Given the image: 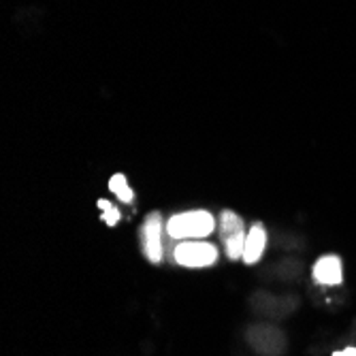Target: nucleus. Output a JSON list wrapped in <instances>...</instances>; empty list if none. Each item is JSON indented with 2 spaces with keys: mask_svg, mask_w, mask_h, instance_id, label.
Returning <instances> with one entry per match:
<instances>
[{
  "mask_svg": "<svg viewBox=\"0 0 356 356\" xmlns=\"http://www.w3.org/2000/svg\"><path fill=\"white\" fill-rule=\"evenodd\" d=\"M243 231H245L243 220L235 211H231V209L222 211L220 235H222V241L226 248V256H229L231 261H237V258L243 256V248H245V233Z\"/></svg>",
  "mask_w": 356,
  "mask_h": 356,
  "instance_id": "3",
  "label": "nucleus"
},
{
  "mask_svg": "<svg viewBox=\"0 0 356 356\" xmlns=\"http://www.w3.org/2000/svg\"><path fill=\"white\" fill-rule=\"evenodd\" d=\"M99 207L103 209V222L105 224H109V226H115L118 222H120V211L109 203V201H105V199H101L99 201Z\"/></svg>",
  "mask_w": 356,
  "mask_h": 356,
  "instance_id": "8",
  "label": "nucleus"
},
{
  "mask_svg": "<svg viewBox=\"0 0 356 356\" xmlns=\"http://www.w3.org/2000/svg\"><path fill=\"white\" fill-rule=\"evenodd\" d=\"M267 245V231L263 224H254L245 235V248H243V263L254 265L261 261V256Z\"/></svg>",
  "mask_w": 356,
  "mask_h": 356,
  "instance_id": "6",
  "label": "nucleus"
},
{
  "mask_svg": "<svg viewBox=\"0 0 356 356\" xmlns=\"http://www.w3.org/2000/svg\"><path fill=\"white\" fill-rule=\"evenodd\" d=\"M216 229V220L209 211L205 209H192V211H184V213H175L169 222H167V231L169 237L173 239H203L207 237L211 231Z\"/></svg>",
  "mask_w": 356,
  "mask_h": 356,
  "instance_id": "1",
  "label": "nucleus"
},
{
  "mask_svg": "<svg viewBox=\"0 0 356 356\" xmlns=\"http://www.w3.org/2000/svg\"><path fill=\"white\" fill-rule=\"evenodd\" d=\"M163 231H165L163 216L158 211L149 213L141 226V248L149 263L163 261Z\"/></svg>",
  "mask_w": 356,
  "mask_h": 356,
  "instance_id": "4",
  "label": "nucleus"
},
{
  "mask_svg": "<svg viewBox=\"0 0 356 356\" xmlns=\"http://www.w3.org/2000/svg\"><path fill=\"white\" fill-rule=\"evenodd\" d=\"M109 190L115 194L122 203H133L135 201V192L131 190V186H128V181H126V177L122 173H118V175H113L109 179Z\"/></svg>",
  "mask_w": 356,
  "mask_h": 356,
  "instance_id": "7",
  "label": "nucleus"
},
{
  "mask_svg": "<svg viewBox=\"0 0 356 356\" xmlns=\"http://www.w3.org/2000/svg\"><path fill=\"white\" fill-rule=\"evenodd\" d=\"M175 261H177V265L192 267V269L209 267L218 261V248L209 241L190 239L175 248Z\"/></svg>",
  "mask_w": 356,
  "mask_h": 356,
  "instance_id": "2",
  "label": "nucleus"
},
{
  "mask_svg": "<svg viewBox=\"0 0 356 356\" xmlns=\"http://www.w3.org/2000/svg\"><path fill=\"white\" fill-rule=\"evenodd\" d=\"M331 356H356V346H346L343 350H337Z\"/></svg>",
  "mask_w": 356,
  "mask_h": 356,
  "instance_id": "9",
  "label": "nucleus"
},
{
  "mask_svg": "<svg viewBox=\"0 0 356 356\" xmlns=\"http://www.w3.org/2000/svg\"><path fill=\"white\" fill-rule=\"evenodd\" d=\"M314 280L322 286H339L343 282V263L335 254H327L316 261L314 265Z\"/></svg>",
  "mask_w": 356,
  "mask_h": 356,
  "instance_id": "5",
  "label": "nucleus"
}]
</instances>
